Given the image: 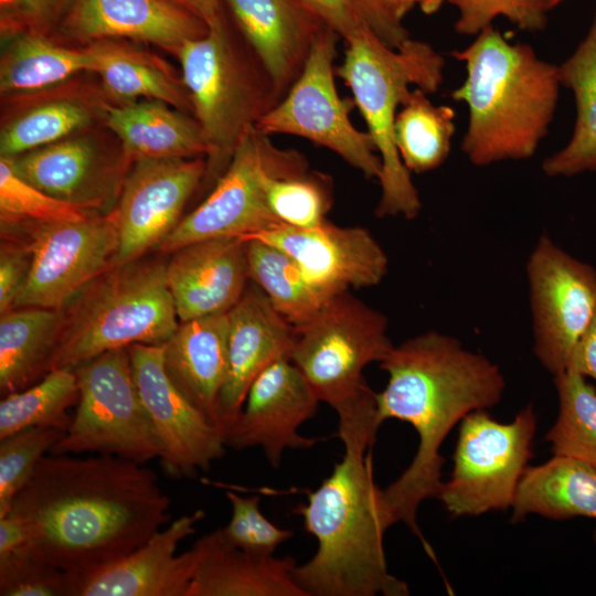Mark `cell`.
<instances>
[{"label": "cell", "instance_id": "6da1fadb", "mask_svg": "<svg viewBox=\"0 0 596 596\" xmlns=\"http://www.w3.org/2000/svg\"><path fill=\"white\" fill-rule=\"evenodd\" d=\"M170 505L157 473L142 464L52 454L39 461L9 513L26 529L30 553L74 583L142 545L168 521Z\"/></svg>", "mask_w": 596, "mask_h": 596}, {"label": "cell", "instance_id": "7a4b0ae2", "mask_svg": "<svg viewBox=\"0 0 596 596\" xmlns=\"http://www.w3.org/2000/svg\"><path fill=\"white\" fill-rule=\"evenodd\" d=\"M379 364L387 373L385 387L376 393L381 423L400 419L418 435L412 462L383 489L384 500L393 523H404L433 556L416 515L421 503L437 498L441 488L445 459L440 447L469 413L500 403L505 380L487 356L436 330L393 345Z\"/></svg>", "mask_w": 596, "mask_h": 596}, {"label": "cell", "instance_id": "3957f363", "mask_svg": "<svg viewBox=\"0 0 596 596\" xmlns=\"http://www.w3.org/2000/svg\"><path fill=\"white\" fill-rule=\"evenodd\" d=\"M343 446L332 472L295 510L318 541L295 578L307 596H406L407 584L387 571L383 538L394 523L374 481L371 448Z\"/></svg>", "mask_w": 596, "mask_h": 596}, {"label": "cell", "instance_id": "277c9868", "mask_svg": "<svg viewBox=\"0 0 596 596\" xmlns=\"http://www.w3.org/2000/svg\"><path fill=\"white\" fill-rule=\"evenodd\" d=\"M451 55L467 73L450 96L468 107L461 141L468 160L486 167L533 157L555 114L558 66L540 58L529 44L510 43L492 24Z\"/></svg>", "mask_w": 596, "mask_h": 596}, {"label": "cell", "instance_id": "5b68a950", "mask_svg": "<svg viewBox=\"0 0 596 596\" xmlns=\"http://www.w3.org/2000/svg\"><path fill=\"white\" fill-rule=\"evenodd\" d=\"M295 328L290 360L320 402L336 411L340 439L375 443L382 423L376 393L363 370L380 363L394 345L387 317L345 290L327 299L308 321Z\"/></svg>", "mask_w": 596, "mask_h": 596}, {"label": "cell", "instance_id": "8992f818", "mask_svg": "<svg viewBox=\"0 0 596 596\" xmlns=\"http://www.w3.org/2000/svg\"><path fill=\"white\" fill-rule=\"evenodd\" d=\"M444 57L428 43L407 39L398 47L386 45L371 31L345 42L336 74L351 89L355 106L381 158V198L377 217L415 219L422 202L411 172L394 142V121L411 85L427 94L438 91L444 78Z\"/></svg>", "mask_w": 596, "mask_h": 596}, {"label": "cell", "instance_id": "52a82bcc", "mask_svg": "<svg viewBox=\"0 0 596 596\" xmlns=\"http://www.w3.org/2000/svg\"><path fill=\"white\" fill-rule=\"evenodd\" d=\"M50 371L75 366L136 343L163 344L177 330L166 263L145 256L116 264L61 309Z\"/></svg>", "mask_w": 596, "mask_h": 596}, {"label": "cell", "instance_id": "ba28073f", "mask_svg": "<svg viewBox=\"0 0 596 596\" xmlns=\"http://www.w3.org/2000/svg\"><path fill=\"white\" fill-rule=\"evenodd\" d=\"M175 55L192 116L210 147L205 178L216 182L243 136L283 96L244 38L238 41L231 31L224 4L207 33L185 42Z\"/></svg>", "mask_w": 596, "mask_h": 596}, {"label": "cell", "instance_id": "9c48e42d", "mask_svg": "<svg viewBox=\"0 0 596 596\" xmlns=\"http://www.w3.org/2000/svg\"><path fill=\"white\" fill-rule=\"evenodd\" d=\"M306 171L307 160L300 152L278 148L268 135L252 127L207 198L181 219L156 249L171 254L194 242L246 238L283 225L268 207L267 184L274 177Z\"/></svg>", "mask_w": 596, "mask_h": 596}, {"label": "cell", "instance_id": "30bf717a", "mask_svg": "<svg viewBox=\"0 0 596 596\" xmlns=\"http://www.w3.org/2000/svg\"><path fill=\"white\" fill-rule=\"evenodd\" d=\"M79 398L72 423L52 454L95 453L145 465L160 447L140 400L128 348L104 352L77 366Z\"/></svg>", "mask_w": 596, "mask_h": 596}, {"label": "cell", "instance_id": "8fae6325", "mask_svg": "<svg viewBox=\"0 0 596 596\" xmlns=\"http://www.w3.org/2000/svg\"><path fill=\"white\" fill-rule=\"evenodd\" d=\"M535 430L531 404L509 423L493 419L487 409L469 413L460 422L451 476L437 499L454 517L511 508L532 457Z\"/></svg>", "mask_w": 596, "mask_h": 596}, {"label": "cell", "instance_id": "7c38bea8", "mask_svg": "<svg viewBox=\"0 0 596 596\" xmlns=\"http://www.w3.org/2000/svg\"><path fill=\"white\" fill-rule=\"evenodd\" d=\"M339 39L331 29L318 36L296 82L256 128L268 136L308 139L336 152L366 179L379 180L382 162L374 142L368 131L352 124L355 103L341 98L336 86L333 62Z\"/></svg>", "mask_w": 596, "mask_h": 596}, {"label": "cell", "instance_id": "4fadbf2b", "mask_svg": "<svg viewBox=\"0 0 596 596\" xmlns=\"http://www.w3.org/2000/svg\"><path fill=\"white\" fill-rule=\"evenodd\" d=\"M1 236L25 241L32 253L29 277L13 308L63 309L93 279L118 264L114 210L79 221L29 225Z\"/></svg>", "mask_w": 596, "mask_h": 596}, {"label": "cell", "instance_id": "5bb4252c", "mask_svg": "<svg viewBox=\"0 0 596 596\" xmlns=\"http://www.w3.org/2000/svg\"><path fill=\"white\" fill-rule=\"evenodd\" d=\"M533 352L553 376L567 370L596 312V269L541 234L526 266Z\"/></svg>", "mask_w": 596, "mask_h": 596}, {"label": "cell", "instance_id": "9a60e30c", "mask_svg": "<svg viewBox=\"0 0 596 596\" xmlns=\"http://www.w3.org/2000/svg\"><path fill=\"white\" fill-rule=\"evenodd\" d=\"M128 349L134 380L160 447L162 469L171 478L209 470L225 453L224 436L170 380L163 362L164 343H136Z\"/></svg>", "mask_w": 596, "mask_h": 596}, {"label": "cell", "instance_id": "2e32d148", "mask_svg": "<svg viewBox=\"0 0 596 596\" xmlns=\"http://www.w3.org/2000/svg\"><path fill=\"white\" fill-rule=\"evenodd\" d=\"M204 157L132 162L116 207L118 264L157 248L179 224L181 213L206 175Z\"/></svg>", "mask_w": 596, "mask_h": 596}, {"label": "cell", "instance_id": "e0dca14e", "mask_svg": "<svg viewBox=\"0 0 596 596\" xmlns=\"http://www.w3.org/2000/svg\"><path fill=\"white\" fill-rule=\"evenodd\" d=\"M15 172L45 193L82 210L107 214L117 205L132 162L84 131L8 158Z\"/></svg>", "mask_w": 596, "mask_h": 596}, {"label": "cell", "instance_id": "ac0fdd59", "mask_svg": "<svg viewBox=\"0 0 596 596\" xmlns=\"http://www.w3.org/2000/svg\"><path fill=\"white\" fill-rule=\"evenodd\" d=\"M249 237L289 255L324 300L350 288L376 286L389 270L386 253L361 226L326 220L311 228L280 225Z\"/></svg>", "mask_w": 596, "mask_h": 596}, {"label": "cell", "instance_id": "d6986e66", "mask_svg": "<svg viewBox=\"0 0 596 596\" xmlns=\"http://www.w3.org/2000/svg\"><path fill=\"white\" fill-rule=\"evenodd\" d=\"M320 400L289 358L268 365L251 385L242 412L224 434L226 447H260L277 468L286 449H308L322 438L305 437L300 426Z\"/></svg>", "mask_w": 596, "mask_h": 596}, {"label": "cell", "instance_id": "ffe728a7", "mask_svg": "<svg viewBox=\"0 0 596 596\" xmlns=\"http://www.w3.org/2000/svg\"><path fill=\"white\" fill-rule=\"evenodd\" d=\"M227 315V370L219 401L223 436L238 418L255 379L273 362L290 359L296 341V328L252 280Z\"/></svg>", "mask_w": 596, "mask_h": 596}, {"label": "cell", "instance_id": "44dd1931", "mask_svg": "<svg viewBox=\"0 0 596 596\" xmlns=\"http://www.w3.org/2000/svg\"><path fill=\"white\" fill-rule=\"evenodd\" d=\"M201 509L173 520L123 558L73 583L72 596H187L196 555H177L179 544L196 531Z\"/></svg>", "mask_w": 596, "mask_h": 596}, {"label": "cell", "instance_id": "7402d4cb", "mask_svg": "<svg viewBox=\"0 0 596 596\" xmlns=\"http://www.w3.org/2000/svg\"><path fill=\"white\" fill-rule=\"evenodd\" d=\"M166 276L180 321L228 312L251 280L246 242L216 237L188 244L171 253Z\"/></svg>", "mask_w": 596, "mask_h": 596}, {"label": "cell", "instance_id": "603a6c76", "mask_svg": "<svg viewBox=\"0 0 596 596\" xmlns=\"http://www.w3.org/2000/svg\"><path fill=\"white\" fill-rule=\"evenodd\" d=\"M223 4L284 97L313 43L330 28L302 0H223Z\"/></svg>", "mask_w": 596, "mask_h": 596}, {"label": "cell", "instance_id": "cb8c5ba5", "mask_svg": "<svg viewBox=\"0 0 596 596\" xmlns=\"http://www.w3.org/2000/svg\"><path fill=\"white\" fill-rule=\"evenodd\" d=\"M76 41L132 40L174 54L209 31L207 24L168 0H76L61 23Z\"/></svg>", "mask_w": 596, "mask_h": 596}, {"label": "cell", "instance_id": "d4e9b609", "mask_svg": "<svg viewBox=\"0 0 596 596\" xmlns=\"http://www.w3.org/2000/svg\"><path fill=\"white\" fill-rule=\"evenodd\" d=\"M187 596H307L290 556L258 555L230 544L221 529L200 538Z\"/></svg>", "mask_w": 596, "mask_h": 596}, {"label": "cell", "instance_id": "484cf974", "mask_svg": "<svg viewBox=\"0 0 596 596\" xmlns=\"http://www.w3.org/2000/svg\"><path fill=\"white\" fill-rule=\"evenodd\" d=\"M227 340L228 315L215 313L181 321L163 350L172 383L220 430L219 401L227 370Z\"/></svg>", "mask_w": 596, "mask_h": 596}, {"label": "cell", "instance_id": "4316f807", "mask_svg": "<svg viewBox=\"0 0 596 596\" xmlns=\"http://www.w3.org/2000/svg\"><path fill=\"white\" fill-rule=\"evenodd\" d=\"M103 121L131 162L207 157L210 152L194 116L160 100L105 103Z\"/></svg>", "mask_w": 596, "mask_h": 596}, {"label": "cell", "instance_id": "83f0119b", "mask_svg": "<svg viewBox=\"0 0 596 596\" xmlns=\"http://www.w3.org/2000/svg\"><path fill=\"white\" fill-rule=\"evenodd\" d=\"M94 57L92 73L100 78L103 94L116 104L160 100L192 114L182 82L158 56L126 40H98L87 44Z\"/></svg>", "mask_w": 596, "mask_h": 596}, {"label": "cell", "instance_id": "f1b7e54d", "mask_svg": "<svg viewBox=\"0 0 596 596\" xmlns=\"http://www.w3.org/2000/svg\"><path fill=\"white\" fill-rule=\"evenodd\" d=\"M512 521L530 514L552 520L596 519V469L572 457L554 455L528 466L511 505Z\"/></svg>", "mask_w": 596, "mask_h": 596}, {"label": "cell", "instance_id": "f546056e", "mask_svg": "<svg viewBox=\"0 0 596 596\" xmlns=\"http://www.w3.org/2000/svg\"><path fill=\"white\" fill-rule=\"evenodd\" d=\"M20 107L3 119L0 157L14 158L51 145L103 119L105 103L74 93H42L15 98Z\"/></svg>", "mask_w": 596, "mask_h": 596}, {"label": "cell", "instance_id": "4dcf8cb0", "mask_svg": "<svg viewBox=\"0 0 596 596\" xmlns=\"http://www.w3.org/2000/svg\"><path fill=\"white\" fill-rule=\"evenodd\" d=\"M1 54L0 92L10 99L31 96L57 87L72 76L92 72L94 57L86 46L61 45L46 33L20 31L4 35Z\"/></svg>", "mask_w": 596, "mask_h": 596}, {"label": "cell", "instance_id": "1f68e13d", "mask_svg": "<svg viewBox=\"0 0 596 596\" xmlns=\"http://www.w3.org/2000/svg\"><path fill=\"white\" fill-rule=\"evenodd\" d=\"M62 311L40 307L12 308L0 317L1 395L33 385L50 372Z\"/></svg>", "mask_w": 596, "mask_h": 596}, {"label": "cell", "instance_id": "d6a6232c", "mask_svg": "<svg viewBox=\"0 0 596 596\" xmlns=\"http://www.w3.org/2000/svg\"><path fill=\"white\" fill-rule=\"evenodd\" d=\"M561 84L576 102V123L567 145L544 159L547 177H572L596 171V12L574 53L558 66Z\"/></svg>", "mask_w": 596, "mask_h": 596}, {"label": "cell", "instance_id": "836d02e7", "mask_svg": "<svg viewBox=\"0 0 596 596\" xmlns=\"http://www.w3.org/2000/svg\"><path fill=\"white\" fill-rule=\"evenodd\" d=\"M421 88L411 91L397 110L394 142L409 172L423 173L440 167L449 156L455 134V111L434 105Z\"/></svg>", "mask_w": 596, "mask_h": 596}, {"label": "cell", "instance_id": "e575fe53", "mask_svg": "<svg viewBox=\"0 0 596 596\" xmlns=\"http://www.w3.org/2000/svg\"><path fill=\"white\" fill-rule=\"evenodd\" d=\"M249 279L294 327L308 321L326 301L297 263L284 251L258 238H244Z\"/></svg>", "mask_w": 596, "mask_h": 596}, {"label": "cell", "instance_id": "d590c367", "mask_svg": "<svg viewBox=\"0 0 596 596\" xmlns=\"http://www.w3.org/2000/svg\"><path fill=\"white\" fill-rule=\"evenodd\" d=\"M79 398L73 369L50 371L36 384L2 396L0 402V439L30 427H49L67 432L72 417L67 411Z\"/></svg>", "mask_w": 596, "mask_h": 596}, {"label": "cell", "instance_id": "8d00e7d4", "mask_svg": "<svg viewBox=\"0 0 596 596\" xmlns=\"http://www.w3.org/2000/svg\"><path fill=\"white\" fill-rule=\"evenodd\" d=\"M558 414L545 439L554 455L581 460L596 469V390L572 371L553 376Z\"/></svg>", "mask_w": 596, "mask_h": 596}, {"label": "cell", "instance_id": "74e56055", "mask_svg": "<svg viewBox=\"0 0 596 596\" xmlns=\"http://www.w3.org/2000/svg\"><path fill=\"white\" fill-rule=\"evenodd\" d=\"M92 213L38 189L15 172L10 159L0 157L1 233L35 224L79 221Z\"/></svg>", "mask_w": 596, "mask_h": 596}, {"label": "cell", "instance_id": "f35d334b", "mask_svg": "<svg viewBox=\"0 0 596 596\" xmlns=\"http://www.w3.org/2000/svg\"><path fill=\"white\" fill-rule=\"evenodd\" d=\"M266 198L269 210L283 225L299 228L322 224L332 203L330 181L309 171L272 178Z\"/></svg>", "mask_w": 596, "mask_h": 596}, {"label": "cell", "instance_id": "ab89813d", "mask_svg": "<svg viewBox=\"0 0 596 596\" xmlns=\"http://www.w3.org/2000/svg\"><path fill=\"white\" fill-rule=\"evenodd\" d=\"M344 42L371 31L386 45L398 47L409 39L403 21L383 0H302Z\"/></svg>", "mask_w": 596, "mask_h": 596}, {"label": "cell", "instance_id": "60d3db41", "mask_svg": "<svg viewBox=\"0 0 596 596\" xmlns=\"http://www.w3.org/2000/svg\"><path fill=\"white\" fill-rule=\"evenodd\" d=\"M64 435L56 428L30 427L0 439V518L9 513L39 461Z\"/></svg>", "mask_w": 596, "mask_h": 596}, {"label": "cell", "instance_id": "b9f144b4", "mask_svg": "<svg viewBox=\"0 0 596 596\" xmlns=\"http://www.w3.org/2000/svg\"><path fill=\"white\" fill-rule=\"evenodd\" d=\"M226 498L232 515L221 531L233 546L253 554L274 555L279 545L291 539L292 531L275 525L262 513L259 496L243 497L227 490Z\"/></svg>", "mask_w": 596, "mask_h": 596}, {"label": "cell", "instance_id": "7bdbcfd3", "mask_svg": "<svg viewBox=\"0 0 596 596\" xmlns=\"http://www.w3.org/2000/svg\"><path fill=\"white\" fill-rule=\"evenodd\" d=\"M458 11L455 31L462 35H477L504 17L520 30L536 32L545 29L547 0H447Z\"/></svg>", "mask_w": 596, "mask_h": 596}, {"label": "cell", "instance_id": "ee69618b", "mask_svg": "<svg viewBox=\"0 0 596 596\" xmlns=\"http://www.w3.org/2000/svg\"><path fill=\"white\" fill-rule=\"evenodd\" d=\"M73 578L22 551L0 558L1 596H72Z\"/></svg>", "mask_w": 596, "mask_h": 596}, {"label": "cell", "instance_id": "f6af8a7d", "mask_svg": "<svg viewBox=\"0 0 596 596\" xmlns=\"http://www.w3.org/2000/svg\"><path fill=\"white\" fill-rule=\"evenodd\" d=\"M76 0H1V29L4 35L31 31L49 33L61 25Z\"/></svg>", "mask_w": 596, "mask_h": 596}, {"label": "cell", "instance_id": "bcb514c9", "mask_svg": "<svg viewBox=\"0 0 596 596\" xmlns=\"http://www.w3.org/2000/svg\"><path fill=\"white\" fill-rule=\"evenodd\" d=\"M32 266L28 243L14 236H1L0 246V313L13 308Z\"/></svg>", "mask_w": 596, "mask_h": 596}, {"label": "cell", "instance_id": "7dc6e473", "mask_svg": "<svg viewBox=\"0 0 596 596\" xmlns=\"http://www.w3.org/2000/svg\"><path fill=\"white\" fill-rule=\"evenodd\" d=\"M566 371L596 380V312L574 347Z\"/></svg>", "mask_w": 596, "mask_h": 596}, {"label": "cell", "instance_id": "c3c4849f", "mask_svg": "<svg viewBox=\"0 0 596 596\" xmlns=\"http://www.w3.org/2000/svg\"><path fill=\"white\" fill-rule=\"evenodd\" d=\"M30 551L24 525L11 513L0 518V558Z\"/></svg>", "mask_w": 596, "mask_h": 596}, {"label": "cell", "instance_id": "681fc988", "mask_svg": "<svg viewBox=\"0 0 596 596\" xmlns=\"http://www.w3.org/2000/svg\"><path fill=\"white\" fill-rule=\"evenodd\" d=\"M173 4L191 12L207 26L212 24L223 10V0H168Z\"/></svg>", "mask_w": 596, "mask_h": 596}, {"label": "cell", "instance_id": "f907efd6", "mask_svg": "<svg viewBox=\"0 0 596 596\" xmlns=\"http://www.w3.org/2000/svg\"><path fill=\"white\" fill-rule=\"evenodd\" d=\"M396 18L403 21L404 17L416 4L415 0H383Z\"/></svg>", "mask_w": 596, "mask_h": 596}, {"label": "cell", "instance_id": "816d5d0a", "mask_svg": "<svg viewBox=\"0 0 596 596\" xmlns=\"http://www.w3.org/2000/svg\"><path fill=\"white\" fill-rule=\"evenodd\" d=\"M445 1L447 0H415V3L418 4L425 14H434Z\"/></svg>", "mask_w": 596, "mask_h": 596}, {"label": "cell", "instance_id": "f5cc1de1", "mask_svg": "<svg viewBox=\"0 0 596 596\" xmlns=\"http://www.w3.org/2000/svg\"><path fill=\"white\" fill-rule=\"evenodd\" d=\"M564 0H547L549 9L551 10V9L557 7Z\"/></svg>", "mask_w": 596, "mask_h": 596}, {"label": "cell", "instance_id": "db71d44e", "mask_svg": "<svg viewBox=\"0 0 596 596\" xmlns=\"http://www.w3.org/2000/svg\"><path fill=\"white\" fill-rule=\"evenodd\" d=\"M595 542H596V532H595Z\"/></svg>", "mask_w": 596, "mask_h": 596}]
</instances>
